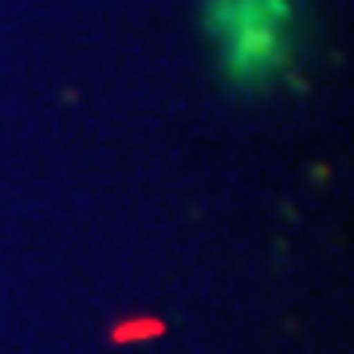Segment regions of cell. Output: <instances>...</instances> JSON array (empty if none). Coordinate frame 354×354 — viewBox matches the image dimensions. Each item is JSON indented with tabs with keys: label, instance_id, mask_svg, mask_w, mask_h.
I'll list each match as a JSON object with an SVG mask.
<instances>
[{
	"label": "cell",
	"instance_id": "6da1fadb",
	"mask_svg": "<svg viewBox=\"0 0 354 354\" xmlns=\"http://www.w3.org/2000/svg\"><path fill=\"white\" fill-rule=\"evenodd\" d=\"M209 28L236 83H268L288 59V0H213Z\"/></svg>",
	"mask_w": 354,
	"mask_h": 354
},
{
	"label": "cell",
	"instance_id": "7a4b0ae2",
	"mask_svg": "<svg viewBox=\"0 0 354 354\" xmlns=\"http://www.w3.org/2000/svg\"><path fill=\"white\" fill-rule=\"evenodd\" d=\"M134 335H158V327L153 323H130V327L114 330V339H134Z\"/></svg>",
	"mask_w": 354,
	"mask_h": 354
}]
</instances>
